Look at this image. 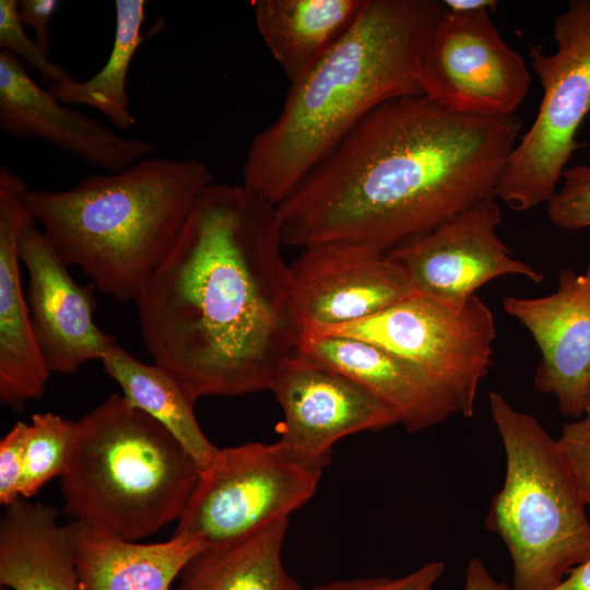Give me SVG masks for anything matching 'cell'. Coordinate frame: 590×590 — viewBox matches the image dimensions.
Returning <instances> with one entry per match:
<instances>
[{"instance_id":"18","label":"cell","mask_w":590,"mask_h":590,"mask_svg":"<svg viewBox=\"0 0 590 590\" xmlns=\"http://www.w3.org/2000/svg\"><path fill=\"white\" fill-rule=\"evenodd\" d=\"M298 350L356 381L410 433L460 414L455 397L438 378L377 344L342 334L304 333Z\"/></svg>"},{"instance_id":"33","label":"cell","mask_w":590,"mask_h":590,"mask_svg":"<svg viewBox=\"0 0 590 590\" xmlns=\"http://www.w3.org/2000/svg\"><path fill=\"white\" fill-rule=\"evenodd\" d=\"M553 590H590V557L571 568Z\"/></svg>"},{"instance_id":"21","label":"cell","mask_w":590,"mask_h":590,"mask_svg":"<svg viewBox=\"0 0 590 590\" xmlns=\"http://www.w3.org/2000/svg\"><path fill=\"white\" fill-rule=\"evenodd\" d=\"M366 0H256L258 32L290 83L305 78L350 30Z\"/></svg>"},{"instance_id":"31","label":"cell","mask_w":590,"mask_h":590,"mask_svg":"<svg viewBox=\"0 0 590 590\" xmlns=\"http://www.w3.org/2000/svg\"><path fill=\"white\" fill-rule=\"evenodd\" d=\"M58 0H20L19 17L24 26L32 27L35 40L50 55V21L59 8Z\"/></svg>"},{"instance_id":"3","label":"cell","mask_w":590,"mask_h":590,"mask_svg":"<svg viewBox=\"0 0 590 590\" xmlns=\"http://www.w3.org/2000/svg\"><path fill=\"white\" fill-rule=\"evenodd\" d=\"M446 7L435 0H366L350 30L252 140L243 185L280 204L370 111L422 94L416 67Z\"/></svg>"},{"instance_id":"29","label":"cell","mask_w":590,"mask_h":590,"mask_svg":"<svg viewBox=\"0 0 590 590\" xmlns=\"http://www.w3.org/2000/svg\"><path fill=\"white\" fill-rule=\"evenodd\" d=\"M28 424L16 422L0 441V503L4 507L21 498Z\"/></svg>"},{"instance_id":"13","label":"cell","mask_w":590,"mask_h":590,"mask_svg":"<svg viewBox=\"0 0 590 590\" xmlns=\"http://www.w3.org/2000/svg\"><path fill=\"white\" fill-rule=\"evenodd\" d=\"M270 391L283 412L278 442L322 469L341 438L398 424L394 414L365 388L299 350L281 365Z\"/></svg>"},{"instance_id":"15","label":"cell","mask_w":590,"mask_h":590,"mask_svg":"<svg viewBox=\"0 0 590 590\" xmlns=\"http://www.w3.org/2000/svg\"><path fill=\"white\" fill-rule=\"evenodd\" d=\"M0 129L16 139L48 141L108 173L126 169L154 151L148 140L120 135L101 120L61 103L8 50H0Z\"/></svg>"},{"instance_id":"27","label":"cell","mask_w":590,"mask_h":590,"mask_svg":"<svg viewBox=\"0 0 590 590\" xmlns=\"http://www.w3.org/2000/svg\"><path fill=\"white\" fill-rule=\"evenodd\" d=\"M563 185L547 202L548 217L558 227L590 229V166L565 168Z\"/></svg>"},{"instance_id":"23","label":"cell","mask_w":590,"mask_h":590,"mask_svg":"<svg viewBox=\"0 0 590 590\" xmlns=\"http://www.w3.org/2000/svg\"><path fill=\"white\" fill-rule=\"evenodd\" d=\"M123 399L166 428L197 463L199 471L213 461L219 447L202 432L192 401L176 379L157 364H145L114 344L101 359Z\"/></svg>"},{"instance_id":"34","label":"cell","mask_w":590,"mask_h":590,"mask_svg":"<svg viewBox=\"0 0 590 590\" xmlns=\"http://www.w3.org/2000/svg\"><path fill=\"white\" fill-rule=\"evenodd\" d=\"M444 5L449 11H495L498 2L495 0H445Z\"/></svg>"},{"instance_id":"19","label":"cell","mask_w":590,"mask_h":590,"mask_svg":"<svg viewBox=\"0 0 590 590\" xmlns=\"http://www.w3.org/2000/svg\"><path fill=\"white\" fill-rule=\"evenodd\" d=\"M69 527L82 590H173L175 578L205 547L191 536L140 543L81 521Z\"/></svg>"},{"instance_id":"25","label":"cell","mask_w":590,"mask_h":590,"mask_svg":"<svg viewBox=\"0 0 590 590\" xmlns=\"http://www.w3.org/2000/svg\"><path fill=\"white\" fill-rule=\"evenodd\" d=\"M74 422L55 413H36L28 424L22 498L30 499L50 480L63 474L72 448Z\"/></svg>"},{"instance_id":"4","label":"cell","mask_w":590,"mask_h":590,"mask_svg":"<svg viewBox=\"0 0 590 590\" xmlns=\"http://www.w3.org/2000/svg\"><path fill=\"white\" fill-rule=\"evenodd\" d=\"M213 173L197 158L146 157L61 191L30 190L60 257L117 302H133L177 243Z\"/></svg>"},{"instance_id":"5","label":"cell","mask_w":590,"mask_h":590,"mask_svg":"<svg viewBox=\"0 0 590 590\" xmlns=\"http://www.w3.org/2000/svg\"><path fill=\"white\" fill-rule=\"evenodd\" d=\"M199 468L160 423L111 394L74 422L63 511L130 541L181 517Z\"/></svg>"},{"instance_id":"28","label":"cell","mask_w":590,"mask_h":590,"mask_svg":"<svg viewBox=\"0 0 590 590\" xmlns=\"http://www.w3.org/2000/svg\"><path fill=\"white\" fill-rule=\"evenodd\" d=\"M445 569L444 562L432 560L397 578L381 576L341 579L306 590H433Z\"/></svg>"},{"instance_id":"10","label":"cell","mask_w":590,"mask_h":590,"mask_svg":"<svg viewBox=\"0 0 590 590\" xmlns=\"http://www.w3.org/2000/svg\"><path fill=\"white\" fill-rule=\"evenodd\" d=\"M421 93L472 116H512L530 85L522 57L502 37L488 11L446 12L416 67Z\"/></svg>"},{"instance_id":"12","label":"cell","mask_w":590,"mask_h":590,"mask_svg":"<svg viewBox=\"0 0 590 590\" xmlns=\"http://www.w3.org/2000/svg\"><path fill=\"white\" fill-rule=\"evenodd\" d=\"M293 306L304 333H324L369 318L415 293L385 252L353 243L303 248L288 264Z\"/></svg>"},{"instance_id":"32","label":"cell","mask_w":590,"mask_h":590,"mask_svg":"<svg viewBox=\"0 0 590 590\" xmlns=\"http://www.w3.org/2000/svg\"><path fill=\"white\" fill-rule=\"evenodd\" d=\"M463 590H514L511 586L497 581L488 571L480 557L469 559L465 573Z\"/></svg>"},{"instance_id":"22","label":"cell","mask_w":590,"mask_h":590,"mask_svg":"<svg viewBox=\"0 0 590 590\" xmlns=\"http://www.w3.org/2000/svg\"><path fill=\"white\" fill-rule=\"evenodd\" d=\"M288 518L234 542L206 546L180 574L177 590H306L285 569Z\"/></svg>"},{"instance_id":"2","label":"cell","mask_w":590,"mask_h":590,"mask_svg":"<svg viewBox=\"0 0 590 590\" xmlns=\"http://www.w3.org/2000/svg\"><path fill=\"white\" fill-rule=\"evenodd\" d=\"M521 129L517 115L457 114L423 94L388 101L276 205L283 245L386 253L495 198Z\"/></svg>"},{"instance_id":"16","label":"cell","mask_w":590,"mask_h":590,"mask_svg":"<svg viewBox=\"0 0 590 590\" xmlns=\"http://www.w3.org/2000/svg\"><path fill=\"white\" fill-rule=\"evenodd\" d=\"M503 307L538 345L535 388L553 396L564 415L580 418L590 386V266L585 273L562 269L550 295L508 296Z\"/></svg>"},{"instance_id":"1","label":"cell","mask_w":590,"mask_h":590,"mask_svg":"<svg viewBox=\"0 0 590 590\" xmlns=\"http://www.w3.org/2000/svg\"><path fill=\"white\" fill-rule=\"evenodd\" d=\"M276 206L244 185H209L134 300L153 363L192 401L270 390L303 329Z\"/></svg>"},{"instance_id":"8","label":"cell","mask_w":590,"mask_h":590,"mask_svg":"<svg viewBox=\"0 0 590 590\" xmlns=\"http://www.w3.org/2000/svg\"><path fill=\"white\" fill-rule=\"evenodd\" d=\"M322 471L278 441L219 448L173 535L199 539L205 547L245 538L303 507Z\"/></svg>"},{"instance_id":"11","label":"cell","mask_w":590,"mask_h":590,"mask_svg":"<svg viewBox=\"0 0 590 590\" xmlns=\"http://www.w3.org/2000/svg\"><path fill=\"white\" fill-rule=\"evenodd\" d=\"M502 210L483 200L386 255L398 263L416 293L462 306L477 288L506 275L535 284L544 274L514 257L497 234Z\"/></svg>"},{"instance_id":"30","label":"cell","mask_w":590,"mask_h":590,"mask_svg":"<svg viewBox=\"0 0 590 590\" xmlns=\"http://www.w3.org/2000/svg\"><path fill=\"white\" fill-rule=\"evenodd\" d=\"M575 475L586 506H590V420L582 417L563 426L557 439Z\"/></svg>"},{"instance_id":"20","label":"cell","mask_w":590,"mask_h":590,"mask_svg":"<svg viewBox=\"0 0 590 590\" xmlns=\"http://www.w3.org/2000/svg\"><path fill=\"white\" fill-rule=\"evenodd\" d=\"M58 510L19 498L0 519V583L13 590H82L69 524Z\"/></svg>"},{"instance_id":"9","label":"cell","mask_w":590,"mask_h":590,"mask_svg":"<svg viewBox=\"0 0 590 590\" xmlns=\"http://www.w3.org/2000/svg\"><path fill=\"white\" fill-rule=\"evenodd\" d=\"M324 333L377 344L423 367L450 390L465 417L474 415L496 340L493 312L476 294L455 306L415 292L369 318Z\"/></svg>"},{"instance_id":"14","label":"cell","mask_w":590,"mask_h":590,"mask_svg":"<svg viewBox=\"0 0 590 590\" xmlns=\"http://www.w3.org/2000/svg\"><path fill=\"white\" fill-rule=\"evenodd\" d=\"M19 256L28 274L34 335L49 373L70 375L87 362L101 361L116 339L94 321L95 285L72 278L69 264L35 223L22 231Z\"/></svg>"},{"instance_id":"6","label":"cell","mask_w":590,"mask_h":590,"mask_svg":"<svg viewBox=\"0 0 590 590\" xmlns=\"http://www.w3.org/2000/svg\"><path fill=\"white\" fill-rule=\"evenodd\" d=\"M488 403L506 472L485 527L507 547L514 590H553L590 557L586 504L558 440L499 392Z\"/></svg>"},{"instance_id":"7","label":"cell","mask_w":590,"mask_h":590,"mask_svg":"<svg viewBox=\"0 0 590 590\" xmlns=\"http://www.w3.org/2000/svg\"><path fill=\"white\" fill-rule=\"evenodd\" d=\"M556 51L531 46L529 56L543 95L538 115L510 153L495 199L515 211L547 203L590 110V0H571L554 24Z\"/></svg>"},{"instance_id":"35","label":"cell","mask_w":590,"mask_h":590,"mask_svg":"<svg viewBox=\"0 0 590 590\" xmlns=\"http://www.w3.org/2000/svg\"><path fill=\"white\" fill-rule=\"evenodd\" d=\"M582 411H583V417L590 420V386L587 390V393L583 400Z\"/></svg>"},{"instance_id":"24","label":"cell","mask_w":590,"mask_h":590,"mask_svg":"<svg viewBox=\"0 0 590 590\" xmlns=\"http://www.w3.org/2000/svg\"><path fill=\"white\" fill-rule=\"evenodd\" d=\"M143 0L115 1V34L110 54L92 78L51 84L48 88L63 104L88 106L101 111L116 128L137 123L130 110L127 79L131 61L146 35L141 33L146 19Z\"/></svg>"},{"instance_id":"17","label":"cell","mask_w":590,"mask_h":590,"mask_svg":"<svg viewBox=\"0 0 590 590\" xmlns=\"http://www.w3.org/2000/svg\"><path fill=\"white\" fill-rule=\"evenodd\" d=\"M30 188L7 165L0 166V401L13 411L40 398L50 377L39 352L21 281L19 239L35 223Z\"/></svg>"},{"instance_id":"26","label":"cell","mask_w":590,"mask_h":590,"mask_svg":"<svg viewBox=\"0 0 590 590\" xmlns=\"http://www.w3.org/2000/svg\"><path fill=\"white\" fill-rule=\"evenodd\" d=\"M0 47L37 70L48 86L76 79L52 62L38 43L26 34L19 17L17 0H0Z\"/></svg>"}]
</instances>
